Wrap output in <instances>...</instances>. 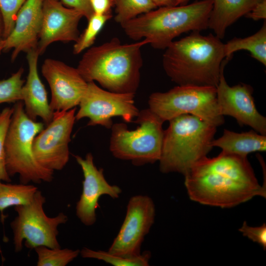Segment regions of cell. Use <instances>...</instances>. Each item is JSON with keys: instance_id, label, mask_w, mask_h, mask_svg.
<instances>
[{"instance_id": "cell-30", "label": "cell", "mask_w": 266, "mask_h": 266, "mask_svg": "<svg viewBox=\"0 0 266 266\" xmlns=\"http://www.w3.org/2000/svg\"><path fill=\"white\" fill-rule=\"evenodd\" d=\"M239 231L243 236L248 237L254 242L260 244L264 249L266 248V225L251 227L244 221Z\"/></svg>"}, {"instance_id": "cell-34", "label": "cell", "mask_w": 266, "mask_h": 266, "mask_svg": "<svg viewBox=\"0 0 266 266\" xmlns=\"http://www.w3.org/2000/svg\"><path fill=\"white\" fill-rule=\"evenodd\" d=\"M157 7L176 6L177 0H151Z\"/></svg>"}, {"instance_id": "cell-4", "label": "cell", "mask_w": 266, "mask_h": 266, "mask_svg": "<svg viewBox=\"0 0 266 266\" xmlns=\"http://www.w3.org/2000/svg\"><path fill=\"white\" fill-rule=\"evenodd\" d=\"M212 4V0H201L188 5L160 7L120 25L131 39H144L155 49H166L184 33L208 29Z\"/></svg>"}, {"instance_id": "cell-35", "label": "cell", "mask_w": 266, "mask_h": 266, "mask_svg": "<svg viewBox=\"0 0 266 266\" xmlns=\"http://www.w3.org/2000/svg\"><path fill=\"white\" fill-rule=\"evenodd\" d=\"M3 31V23L2 20V17L0 11V35H1L2 36V33Z\"/></svg>"}, {"instance_id": "cell-25", "label": "cell", "mask_w": 266, "mask_h": 266, "mask_svg": "<svg viewBox=\"0 0 266 266\" xmlns=\"http://www.w3.org/2000/svg\"><path fill=\"white\" fill-rule=\"evenodd\" d=\"M37 255V266H66L80 254V250L68 248H52L40 246L34 248Z\"/></svg>"}, {"instance_id": "cell-14", "label": "cell", "mask_w": 266, "mask_h": 266, "mask_svg": "<svg viewBox=\"0 0 266 266\" xmlns=\"http://www.w3.org/2000/svg\"><path fill=\"white\" fill-rule=\"evenodd\" d=\"M224 66L216 87L217 100L221 114L234 118L240 126H247L266 135V118L258 111L253 97V88L240 83L229 86L224 77Z\"/></svg>"}, {"instance_id": "cell-17", "label": "cell", "mask_w": 266, "mask_h": 266, "mask_svg": "<svg viewBox=\"0 0 266 266\" xmlns=\"http://www.w3.org/2000/svg\"><path fill=\"white\" fill-rule=\"evenodd\" d=\"M44 0H27L19 9L13 28L4 38V52L12 49L13 62L21 52L37 49L40 32Z\"/></svg>"}, {"instance_id": "cell-29", "label": "cell", "mask_w": 266, "mask_h": 266, "mask_svg": "<svg viewBox=\"0 0 266 266\" xmlns=\"http://www.w3.org/2000/svg\"><path fill=\"white\" fill-rule=\"evenodd\" d=\"M27 0H0V11L2 17V37L5 38L11 33L17 14Z\"/></svg>"}, {"instance_id": "cell-16", "label": "cell", "mask_w": 266, "mask_h": 266, "mask_svg": "<svg viewBox=\"0 0 266 266\" xmlns=\"http://www.w3.org/2000/svg\"><path fill=\"white\" fill-rule=\"evenodd\" d=\"M79 11L65 6L60 0H44L42 19L37 51L42 54L52 43L75 42L80 34Z\"/></svg>"}, {"instance_id": "cell-21", "label": "cell", "mask_w": 266, "mask_h": 266, "mask_svg": "<svg viewBox=\"0 0 266 266\" xmlns=\"http://www.w3.org/2000/svg\"><path fill=\"white\" fill-rule=\"evenodd\" d=\"M248 51L252 57L266 66V23L250 36L234 37L224 44V54L226 59H230L233 54L239 50Z\"/></svg>"}, {"instance_id": "cell-28", "label": "cell", "mask_w": 266, "mask_h": 266, "mask_svg": "<svg viewBox=\"0 0 266 266\" xmlns=\"http://www.w3.org/2000/svg\"><path fill=\"white\" fill-rule=\"evenodd\" d=\"M13 108H4L0 112V181H11L6 167L5 143Z\"/></svg>"}, {"instance_id": "cell-36", "label": "cell", "mask_w": 266, "mask_h": 266, "mask_svg": "<svg viewBox=\"0 0 266 266\" xmlns=\"http://www.w3.org/2000/svg\"><path fill=\"white\" fill-rule=\"evenodd\" d=\"M4 48V38L0 35V53L3 51Z\"/></svg>"}, {"instance_id": "cell-10", "label": "cell", "mask_w": 266, "mask_h": 266, "mask_svg": "<svg viewBox=\"0 0 266 266\" xmlns=\"http://www.w3.org/2000/svg\"><path fill=\"white\" fill-rule=\"evenodd\" d=\"M134 94L110 92L94 81L89 82L75 119L88 118V126L100 125L107 129L111 128L114 117L120 116L125 122H131L139 112L134 104Z\"/></svg>"}, {"instance_id": "cell-5", "label": "cell", "mask_w": 266, "mask_h": 266, "mask_svg": "<svg viewBox=\"0 0 266 266\" xmlns=\"http://www.w3.org/2000/svg\"><path fill=\"white\" fill-rule=\"evenodd\" d=\"M217 127L201 119L184 114L169 121L164 130L160 170L184 176L213 148Z\"/></svg>"}, {"instance_id": "cell-23", "label": "cell", "mask_w": 266, "mask_h": 266, "mask_svg": "<svg viewBox=\"0 0 266 266\" xmlns=\"http://www.w3.org/2000/svg\"><path fill=\"white\" fill-rule=\"evenodd\" d=\"M84 258L101 260L114 266H147L151 258L150 252L146 251L134 256H125L109 253L107 251H96L85 247L80 251Z\"/></svg>"}, {"instance_id": "cell-7", "label": "cell", "mask_w": 266, "mask_h": 266, "mask_svg": "<svg viewBox=\"0 0 266 266\" xmlns=\"http://www.w3.org/2000/svg\"><path fill=\"white\" fill-rule=\"evenodd\" d=\"M133 122L139 126L132 131L123 123L112 125L110 152L115 158L130 161L136 166L159 161L164 138V122L149 108L139 111Z\"/></svg>"}, {"instance_id": "cell-22", "label": "cell", "mask_w": 266, "mask_h": 266, "mask_svg": "<svg viewBox=\"0 0 266 266\" xmlns=\"http://www.w3.org/2000/svg\"><path fill=\"white\" fill-rule=\"evenodd\" d=\"M38 190L32 185L6 184L0 181V211L12 206L27 204L33 199Z\"/></svg>"}, {"instance_id": "cell-1", "label": "cell", "mask_w": 266, "mask_h": 266, "mask_svg": "<svg viewBox=\"0 0 266 266\" xmlns=\"http://www.w3.org/2000/svg\"><path fill=\"white\" fill-rule=\"evenodd\" d=\"M189 198L200 204L231 208L256 196L266 197L247 157L221 152L203 158L184 175Z\"/></svg>"}, {"instance_id": "cell-18", "label": "cell", "mask_w": 266, "mask_h": 266, "mask_svg": "<svg viewBox=\"0 0 266 266\" xmlns=\"http://www.w3.org/2000/svg\"><path fill=\"white\" fill-rule=\"evenodd\" d=\"M39 54L37 49L27 53L28 73L22 88V101L27 116L33 120L37 117L42 119L46 124L52 120L54 112L50 106L47 93L38 72V59Z\"/></svg>"}, {"instance_id": "cell-13", "label": "cell", "mask_w": 266, "mask_h": 266, "mask_svg": "<svg viewBox=\"0 0 266 266\" xmlns=\"http://www.w3.org/2000/svg\"><path fill=\"white\" fill-rule=\"evenodd\" d=\"M42 75L50 87V106L53 112L67 111L78 105L87 87L77 68L55 59L48 58L42 66Z\"/></svg>"}, {"instance_id": "cell-37", "label": "cell", "mask_w": 266, "mask_h": 266, "mask_svg": "<svg viewBox=\"0 0 266 266\" xmlns=\"http://www.w3.org/2000/svg\"><path fill=\"white\" fill-rule=\"evenodd\" d=\"M188 0H177L176 5H181V4H185Z\"/></svg>"}, {"instance_id": "cell-33", "label": "cell", "mask_w": 266, "mask_h": 266, "mask_svg": "<svg viewBox=\"0 0 266 266\" xmlns=\"http://www.w3.org/2000/svg\"><path fill=\"white\" fill-rule=\"evenodd\" d=\"M245 16L255 21L266 18V0H261Z\"/></svg>"}, {"instance_id": "cell-31", "label": "cell", "mask_w": 266, "mask_h": 266, "mask_svg": "<svg viewBox=\"0 0 266 266\" xmlns=\"http://www.w3.org/2000/svg\"><path fill=\"white\" fill-rule=\"evenodd\" d=\"M65 6L80 12L88 20L93 14L90 0H60Z\"/></svg>"}, {"instance_id": "cell-19", "label": "cell", "mask_w": 266, "mask_h": 266, "mask_svg": "<svg viewBox=\"0 0 266 266\" xmlns=\"http://www.w3.org/2000/svg\"><path fill=\"white\" fill-rule=\"evenodd\" d=\"M261 0H212L208 28L220 39L227 29L242 16H245Z\"/></svg>"}, {"instance_id": "cell-20", "label": "cell", "mask_w": 266, "mask_h": 266, "mask_svg": "<svg viewBox=\"0 0 266 266\" xmlns=\"http://www.w3.org/2000/svg\"><path fill=\"white\" fill-rule=\"evenodd\" d=\"M212 146L220 148L225 153L247 157L252 152L266 151V135L254 130L235 133L225 129L221 137L213 139Z\"/></svg>"}, {"instance_id": "cell-9", "label": "cell", "mask_w": 266, "mask_h": 266, "mask_svg": "<svg viewBox=\"0 0 266 266\" xmlns=\"http://www.w3.org/2000/svg\"><path fill=\"white\" fill-rule=\"evenodd\" d=\"M45 201V198L37 190L30 203L15 206L17 215L10 226L16 252L22 250L24 240L28 248L34 249L40 246L61 247L57 239L58 228L67 222V217L62 212L54 217L47 216L43 210Z\"/></svg>"}, {"instance_id": "cell-2", "label": "cell", "mask_w": 266, "mask_h": 266, "mask_svg": "<svg viewBox=\"0 0 266 266\" xmlns=\"http://www.w3.org/2000/svg\"><path fill=\"white\" fill-rule=\"evenodd\" d=\"M165 50L164 69L178 85L216 87L221 70L230 60L225 58L224 44L220 38L200 32L173 41Z\"/></svg>"}, {"instance_id": "cell-24", "label": "cell", "mask_w": 266, "mask_h": 266, "mask_svg": "<svg viewBox=\"0 0 266 266\" xmlns=\"http://www.w3.org/2000/svg\"><path fill=\"white\" fill-rule=\"evenodd\" d=\"M113 3L114 20L120 25L157 7L151 0H113Z\"/></svg>"}, {"instance_id": "cell-12", "label": "cell", "mask_w": 266, "mask_h": 266, "mask_svg": "<svg viewBox=\"0 0 266 266\" xmlns=\"http://www.w3.org/2000/svg\"><path fill=\"white\" fill-rule=\"evenodd\" d=\"M155 217V204L150 197L141 195L132 197L124 222L107 252L125 256L141 254L142 242L153 226Z\"/></svg>"}, {"instance_id": "cell-11", "label": "cell", "mask_w": 266, "mask_h": 266, "mask_svg": "<svg viewBox=\"0 0 266 266\" xmlns=\"http://www.w3.org/2000/svg\"><path fill=\"white\" fill-rule=\"evenodd\" d=\"M75 112L76 107L54 112L51 121L34 137V156L44 168L53 171L61 170L68 162V145L76 120Z\"/></svg>"}, {"instance_id": "cell-27", "label": "cell", "mask_w": 266, "mask_h": 266, "mask_svg": "<svg viewBox=\"0 0 266 266\" xmlns=\"http://www.w3.org/2000/svg\"><path fill=\"white\" fill-rule=\"evenodd\" d=\"M24 68L20 67L8 78L0 80V104L22 100Z\"/></svg>"}, {"instance_id": "cell-26", "label": "cell", "mask_w": 266, "mask_h": 266, "mask_svg": "<svg viewBox=\"0 0 266 266\" xmlns=\"http://www.w3.org/2000/svg\"><path fill=\"white\" fill-rule=\"evenodd\" d=\"M112 17V14L100 15L94 14L88 20V25L83 33L75 42L73 53L79 54L84 50L91 47L95 39L107 21Z\"/></svg>"}, {"instance_id": "cell-38", "label": "cell", "mask_w": 266, "mask_h": 266, "mask_svg": "<svg viewBox=\"0 0 266 266\" xmlns=\"http://www.w3.org/2000/svg\"></svg>"}, {"instance_id": "cell-6", "label": "cell", "mask_w": 266, "mask_h": 266, "mask_svg": "<svg viewBox=\"0 0 266 266\" xmlns=\"http://www.w3.org/2000/svg\"><path fill=\"white\" fill-rule=\"evenodd\" d=\"M13 108L5 143L8 174L10 177L19 174L23 184L52 181L54 171L38 163L33 149L34 137L44 128L43 123L27 116L22 101L16 102Z\"/></svg>"}, {"instance_id": "cell-15", "label": "cell", "mask_w": 266, "mask_h": 266, "mask_svg": "<svg viewBox=\"0 0 266 266\" xmlns=\"http://www.w3.org/2000/svg\"><path fill=\"white\" fill-rule=\"evenodd\" d=\"M74 157L84 176L82 192L76 203V214L84 225L90 226L96 221V210L99 206L100 196L106 195L112 199H117L122 193V189L107 182L103 169L96 167L91 153H88L84 159L78 155Z\"/></svg>"}, {"instance_id": "cell-8", "label": "cell", "mask_w": 266, "mask_h": 266, "mask_svg": "<svg viewBox=\"0 0 266 266\" xmlns=\"http://www.w3.org/2000/svg\"><path fill=\"white\" fill-rule=\"evenodd\" d=\"M148 104L164 122L184 114L198 117L216 127L225 122L213 86L177 85L166 92L152 93Z\"/></svg>"}, {"instance_id": "cell-32", "label": "cell", "mask_w": 266, "mask_h": 266, "mask_svg": "<svg viewBox=\"0 0 266 266\" xmlns=\"http://www.w3.org/2000/svg\"><path fill=\"white\" fill-rule=\"evenodd\" d=\"M90 1L94 14H111V8L114 6L113 0H90Z\"/></svg>"}, {"instance_id": "cell-3", "label": "cell", "mask_w": 266, "mask_h": 266, "mask_svg": "<svg viewBox=\"0 0 266 266\" xmlns=\"http://www.w3.org/2000/svg\"><path fill=\"white\" fill-rule=\"evenodd\" d=\"M146 44L144 39L123 44L113 37L88 49L77 68L87 82L97 81L112 92L135 94L143 64L141 48Z\"/></svg>"}]
</instances>
